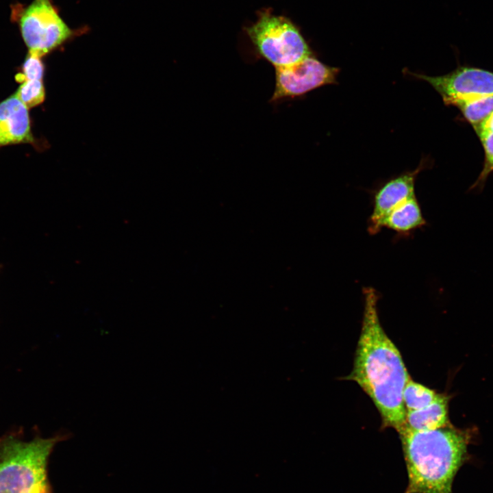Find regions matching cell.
<instances>
[{"label": "cell", "instance_id": "obj_8", "mask_svg": "<svg viewBox=\"0 0 493 493\" xmlns=\"http://www.w3.org/2000/svg\"><path fill=\"white\" fill-rule=\"evenodd\" d=\"M422 168L407 172L385 182L373 194L368 231L375 235L381 229L385 216L407 200L416 197L415 181Z\"/></svg>", "mask_w": 493, "mask_h": 493}, {"label": "cell", "instance_id": "obj_1", "mask_svg": "<svg viewBox=\"0 0 493 493\" xmlns=\"http://www.w3.org/2000/svg\"><path fill=\"white\" fill-rule=\"evenodd\" d=\"M364 309L353 367L344 379L356 382L377 407L382 428L398 433L405 427L403 393L410 377L396 345L387 336L378 313V292L363 288Z\"/></svg>", "mask_w": 493, "mask_h": 493}, {"label": "cell", "instance_id": "obj_17", "mask_svg": "<svg viewBox=\"0 0 493 493\" xmlns=\"http://www.w3.org/2000/svg\"><path fill=\"white\" fill-rule=\"evenodd\" d=\"M485 131H493V112L490 115V116L487 119V121L485 122V123L482 126L481 130L477 134L478 136L481 132H483Z\"/></svg>", "mask_w": 493, "mask_h": 493}, {"label": "cell", "instance_id": "obj_5", "mask_svg": "<svg viewBox=\"0 0 493 493\" xmlns=\"http://www.w3.org/2000/svg\"><path fill=\"white\" fill-rule=\"evenodd\" d=\"M247 34L257 53L275 68L291 65L312 55L299 29L283 16L264 13L247 29Z\"/></svg>", "mask_w": 493, "mask_h": 493}, {"label": "cell", "instance_id": "obj_11", "mask_svg": "<svg viewBox=\"0 0 493 493\" xmlns=\"http://www.w3.org/2000/svg\"><path fill=\"white\" fill-rule=\"evenodd\" d=\"M448 402L446 396L438 394L429 405L419 409L406 411L405 429L427 431L448 426Z\"/></svg>", "mask_w": 493, "mask_h": 493}, {"label": "cell", "instance_id": "obj_13", "mask_svg": "<svg viewBox=\"0 0 493 493\" xmlns=\"http://www.w3.org/2000/svg\"><path fill=\"white\" fill-rule=\"evenodd\" d=\"M434 390L414 381L409 377L403 390V399L406 411L419 409L431 404L438 396Z\"/></svg>", "mask_w": 493, "mask_h": 493}, {"label": "cell", "instance_id": "obj_2", "mask_svg": "<svg viewBox=\"0 0 493 493\" xmlns=\"http://www.w3.org/2000/svg\"><path fill=\"white\" fill-rule=\"evenodd\" d=\"M399 434L408 476L405 493H452L454 477L466 459V433L448 425L405 429Z\"/></svg>", "mask_w": 493, "mask_h": 493}, {"label": "cell", "instance_id": "obj_14", "mask_svg": "<svg viewBox=\"0 0 493 493\" xmlns=\"http://www.w3.org/2000/svg\"><path fill=\"white\" fill-rule=\"evenodd\" d=\"M478 137L483 147L485 160L482 170L469 190L479 192L483 190L490 174L493 172V131L481 132Z\"/></svg>", "mask_w": 493, "mask_h": 493}, {"label": "cell", "instance_id": "obj_15", "mask_svg": "<svg viewBox=\"0 0 493 493\" xmlns=\"http://www.w3.org/2000/svg\"><path fill=\"white\" fill-rule=\"evenodd\" d=\"M14 94L27 108L36 107L43 103L45 99L43 81H24L20 84Z\"/></svg>", "mask_w": 493, "mask_h": 493}, {"label": "cell", "instance_id": "obj_4", "mask_svg": "<svg viewBox=\"0 0 493 493\" xmlns=\"http://www.w3.org/2000/svg\"><path fill=\"white\" fill-rule=\"evenodd\" d=\"M11 18L17 23L28 53L40 58L60 47L73 34L52 0L12 5Z\"/></svg>", "mask_w": 493, "mask_h": 493}, {"label": "cell", "instance_id": "obj_9", "mask_svg": "<svg viewBox=\"0 0 493 493\" xmlns=\"http://www.w3.org/2000/svg\"><path fill=\"white\" fill-rule=\"evenodd\" d=\"M21 143L36 144L29 108L13 94L0 102V147Z\"/></svg>", "mask_w": 493, "mask_h": 493}, {"label": "cell", "instance_id": "obj_10", "mask_svg": "<svg viewBox=\"0 0 493 493\" xmlns=\"http://www.w3.org/2000/svg\"><path fill=\"white\" fill-rule=\"evenodd\" d=\"M426 225L427 221L416 196L391 211L384 218L381 228L388 229L398 236L405 237Z\"/></svg>", "mask_w": 493, "mask_h": 493}, {"label": "cell", "instance_id": "obj_6", "mask_svg": "<svg viewBox=\"0 0 493 493\" xmlns=\"http://www.w3.org/2000/svg\"><path fill=\"white\" fill-rule=\"evenodd\" d=\"M338 72L312 55L293 64L275 68V85L270 101L300 97L333 84Z\"/></svg>", "mask_w": 493, "mask_h": 493}, {"label": "cell", "instance_id": "obj_16", "mask_svg": "<svg viewBox=\"0 0 493 493\" xmlns=\"http://www.w3.org/2000/svg\"><path fill=\"white\" fill-rule=\"evenodd\" d=\"M45 64L42 58L27 53L21 67V71L15 75L16 81L22 83L26 80L43 81Z\"/></svg>", "mask_w": 493, "mask_h": 493}, {"label": "cell", "instance_id": "obj_12", "mask_svg": "<svg viewBox=\"0 0 493 493\" xmlns=\"http://www.w3.org/2000/svg\"><path fill=\"white\" fill-rule=\"evenodd\" d=\"M478 134L493 112V94L461 101L454 105Z\"/></svg>", "mask_w": 493, "mask_h": 493}, {"label": "cell", "instance_id": "obj_3", "mask_svg": "<svg viewBox=\"0 0 493 493\" xmlns=\"http://www.w3.org/2000/svg\"><path fill=\"white\" fill-rule=\"evenodd\" d=\"M66 434L26 442L15 435L0 438V493H51L49 456Z\"/></svg>", "mask_w": 493, "mask_h": 493}, {"label": "cell", "instance_id": "obj_7", "mask_svg": "<svg viewBox=\"0 0 493 493\" xmlns=\"http://www.w3.org/2000/svg\"><path fill=\"white\" fill-rule=\"evenodd\" d=\"M427 81L446 105L493 94V72L472 66H458L441 76L412 74Z\"/></svg>", "mask_w": 493, "mask_h": 493}]
</instances>
